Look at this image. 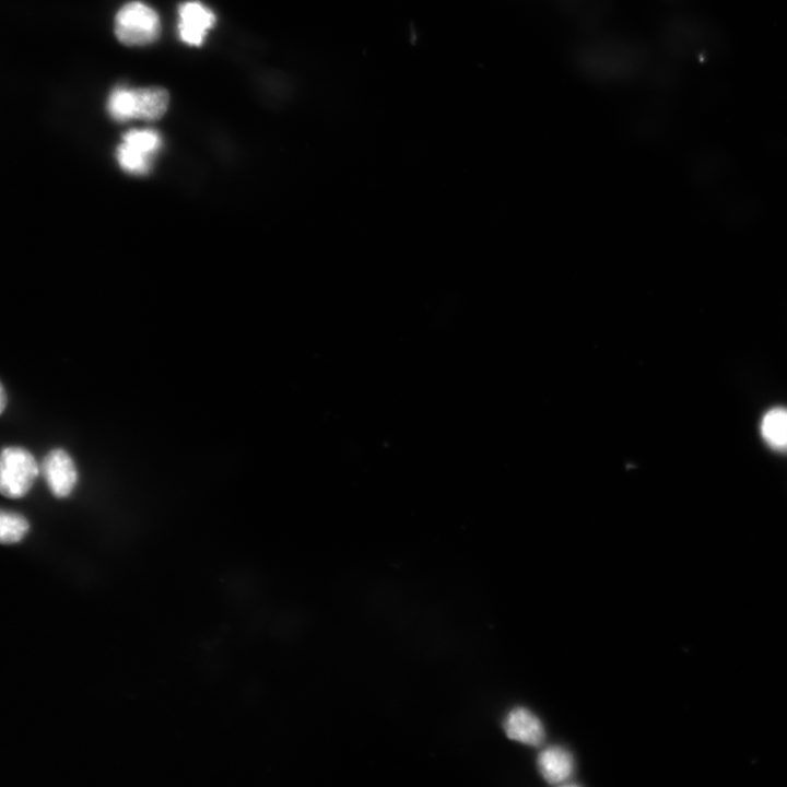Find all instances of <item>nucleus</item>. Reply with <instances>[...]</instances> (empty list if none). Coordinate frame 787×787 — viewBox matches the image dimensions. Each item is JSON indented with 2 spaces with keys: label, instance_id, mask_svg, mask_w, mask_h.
<instances>
[{
  "label": "nucleus",
  "instance_id": "10",
  "mask_svg": "<svg viewBox=\"0 0 787 787\" xmlns=\"http://www.w3.org/2000/svg\"><path fill=\"white\" fill-rule=\"evenodd\" d=\"M31 524L21 513L0 508V543L21 542L28 533Z\"/></svg>",
  "mask_w": 787,
  "mask_h": 787
},
{
  "label": "nucleus",
  "instance_id": "11",
  "mask_svg": "<svg viewBox=\"0 0 787 787\" xmlns=\"http://www.w3.org/2000/svg\"><path fill=\"white\" fill-rule=\"evenodd\" d=\"M7 403H8L7 391H5L2 383L0 381V415L4 412V410L7 408Z\"/></svg>",
  "mask_w": 787,
  "mask_h": 787
},
{
  "label": "nucleus",
  "instance_id": "5",
  "mask_svg": "<svg viewBox=\"0 0 787 787\" xmlns=\"http://www.w3.org/2000/svg\"><path fill=\"white\" fill-rule=\"evenodd\" d=\"M40 472L57 498L69 496L78 483V470L72 457L62 448H52L44 457Z\"/></svg>",
  "mask_w": 787,
  "mask_h": 787
},
{
  "label": "nucleus",
  "instance_id": "4",
  "mask_svg": "<svg viewBox=\"0 0 787 787\" xmlns=\"http://www.w3.org/2000/svg\"><path fill=\"white\" fill-rule=\"evenodd\" d=\"M161 144L162 139L154 130H130L124 134L122 143L117 149V161L128 173L146 174Z\"/></svg>",
  "mask_w": 787,
  "mask_h": 787
},
{
  "label": "nucleus",
  "instance_id": "8",
  "mask_svg": "<svg viewBox=\"0 0 787 787\" xmlns=\"http://www.w3.org/2000/svg\"><path fill=\"white\" fill-rule=\"evenodd\" d=\"M538 767L549 784H561L572 776L574 760L564 748L552 745L540 752Z\"/></svg>",
  "mask_w": 787,
  "mask_h": 787
},
{
  "label": "nucleus",
  "instance_id": "6",
  "mask_svg": "<svg viewBox=\"0 0 787 787\" xmlns=\"http://www.w3.org/2000/svg\"><path fill=\"white\" fill-rule=\"evenodd\" d=\"M214 22V14L200 2H185L179 8V35L189 45L202 44Z\"/></svg>",
  "mask_w": 787,
  "mask_h": 787
},
{
  "label": "nucleus",
  "instance_id": "3",
  "mask_svg": "<svg viewBox=\"0 0 787 787\" xmlns=\"http://www.w3.org/2000/svg\"><path fill=\"white\" fill-rule=\"evenodd\" d=\"M160 31L161 23L157 13L142 2H129L116 14L115 33L125 45L151 44L158 37Z\"/></svg>",
  "mask_w": 787,
  "mask_h": 787
},
{
  "label": "nucleus",
  "instance_id": "1",
  "mask_svg": "<svg viewBox=\"0 0 787 787\" xmlns=\"http://www.w3.org/2000/svg\"><path fill=\"white\" fill-rule=\"evenodd\" d=\"M168 101V93L162 87H117L108 97L107 110L118 121L155 120L165 114Z\"/></svg>",
  "mask_w": 787,
  "mask_h": 787
},
{
  "label": "nucleus",
  "instance_id": "7",
  "mask_svg": "<svg viewBox=\"0 0 787 787\" xmlns=\"http://www.w3.org/2000/svg\"><path fill=\"white\" fill-rule=\"evenodd\" d=\"M503 726L509 739L524 744L537 747L544 739L541 720L531 710L524 707L512 709Z\"/></svg>",
  "mask_w": 787,
  "mask_h": 787
},
{
  "label": "nucleus",
  "instance_id": "9",
  "mask_svg": "<svg viewBox=\"0 0 787 787\" xmlns=\"http://www.w3.org/2000/svg\"><path fill=\"white\" fill-rule=\"evenodd\" d=\"M761 435L770 448L787 454V408H773L763 415Z\"/></svg>",
  "mask_w": 787,
  "mask_h": 787
},
{
  "label": "nucleus",
  "instance_id": "2",
  "mask_svg": "<svg viewBox=\"0 0 787 787\" xmlns=\"http://www.w3.org/2000/svg\"><path fill=\"white\" fill-rule=\"evenodd\" d=\"M40 468L33 454L21 446H8L0 451V494L22 498L33 488Z\"/></svg>",
  "mask_w": 787,
  "mask_h": 787
}]
</instances>
